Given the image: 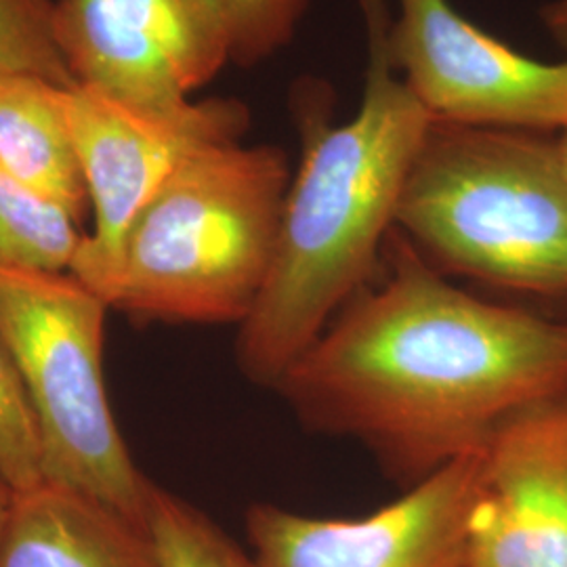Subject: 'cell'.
Segmentation results:
<instances>
[{"label": "cell", "mask_w": 567, "mask_h": 567, "mask_svg": "<svg viewBox=\"0 0 567 567\" xmlns=\"http://www.w3.org/2000/svg\"><path fill=\"white\" fill-rule=\"evenodd\" d=\"M278 391L313 431L351 437L412 486L507 419L567 393V320L454 286L400 236Z\"/></svg>", "instance_id": "6da1fadb"}, {"label": "cell", "mask_w": 567, "mask_h": 567, "mask_svg": "<svg viewBox=\"0 0 567 567\" xmlns=\"http://www.w3.org/2000/svg\"><path fill=\"white\" fill-rule=\"evenodd\" d=\"M358 4L368 39L362 105L351 121L334 126L322 103L299 100L303 158L286 196L269 278L238 332L244 377L267 389H276L364 290L433 124L395 76L385 0Z\"/></svg>", "instance_id": "7a4b0ae2"}, {"label": "cell", "mask_w": 567, "mask_h": 567, "mask_svg": "<svg viewBox=\"0 0 567 567\" xmlns=\"http://www.w3.org/2000/svg\"><path fill=\"white\" fill-rule=\"evenodd\" d=\"M290 182L278 147H198L143 206L100 297L164 322L243 324L269 278Z\"/></svg>", "instance_id": "3957f363"}, {"label": "cell", "mask_w": 567, "mask_h": 567, "mask_svg": "<svg viewBox=\"0 0 567 567\" xmlns=\"http://www.w3.org/2000/svg\"><path fill=\"white\" fill-rule=\"evenodd\" d=\"M395 225L435 269L567 301V179L543 133L433 121Z\"/></svg>", "instance_id": "277c9868"}, {"label": "cell", "mask_w": 567, "mask_h": 567, "mask_svg": "<svg viewBox=\"0 0 567 567\" xmlns=\"http://www.w3.org/2000/svg\"><path fill=\"white\" fill-rule=\"evenodd\" d=\"M107 309L70 271L0 264V341L39 423L44 482L89 494L145 527L152 482L124 444L105 391Z\"/></svg>", "instance_id": "5b68a950"}, {"label": "cell", "mask_w": 567, "mask_h": 567, "mask_svg": "<svg viewBox=\"0 0 567 567\" xmlns=\"http://www.w3.org/2000/svg\"><path fill=\"white\" fill-rule=\"evenodd\" d=\"M65 112L93 210V231L82 236L70 274L102 295L143 206L198 147L240 142L250 112L219 97L152 112L82 84L65 91Z\"/></svg>", "instance_id": "8992f818"}, {"label": "cell", "mask_w": 567, "mask_h": 567, "mask_svg": "<svg viewBox=\"0 0 567 567\" xmlns=\"http://www.w3.org/2000/svg\"><path fill=\"white\" fill-rule=\"evenodd\" d=\"M61 55L82 86L173 112L231 60L221 0H53Z\"/></svg>", "instance_id": "52a82bcc"}, {"label": "cell", "mask_w": 567, "mask_h": 567, "mask_svg": "<svg viewBox=\"0 0 567 567\" xmlns=\"http://www.w3.org/2000/svg\"><path fill=\"white\" fill-rule=\"evenodd\" d=\"M389 53L433 121L532 133L567 126V61L529 60L447 0H395Z\"/></svg>", "instance_id": "ba28073f"}, {"label": "cell", "mask_w": 567, "mask_h": 567, "mask_svg": "<svg viewBox=\"0 0 567 567\" xmlns=\"http://www.w3.org/2000/svg\"><path fill=\"white\" fill-rule=\"evenodd\" d=\"M482 447L353 519L252 505L246 532L261 567H466Z\"/></svg>", "instance_id": "9c48e42d"}, {"label": "cell", "mask_w": 567, "mask_h": 567, "mask_svg": "<svg viewBox=\"0 0 567 567\" xmlns=\"http://www.w3.org/2000/svg\"><path fill=\"white\" fill-rule=\"evenodd\" d=\"M466 567H567V393L517 412L482 446Z\"/></svg>", "instance_id": "30bf717a"}, {"label": "cell", "mask_w": 567, "mask_h": 567, "mask_svg": "<svg viewBox=\"0 0 567 567\" xmlns=\"http://www.w3.org/2000/svg\"><path fill=\"white\" fill-rule=\"evenodd\" d=\"M0 567H161L147 527L72 487L16 492Z\"/></svg>", "instance_id": "8fae6325"}, {"label": "cell", "mask_w": 567, "mask_h": 567, "mask_svg": "<svg viewBox=\"0 0 567 567\" xmlns=\"http://www.w3.org/2000/svg\"><path fill=\"white\" fill-rule=\"evenodd\" d=\"M65 86L0 70V163L79 224L91 204L72 142Z\"/></svg>", "instance_id": "7c38bea8"}, {"label": "cell", "mask_w": 567, "mask_h": 567, "mask_svg": "<svg viewBox=\"0 0 567 567\" xmlns=\"http://www.w3.org/2000/svg\"><path fill=\"white\" fill-rule=\"evenodd\" d=\"M81 224L0 163V264L70 271Z\"/></svg>", "instance_id": "4fadbf2b"}, {"label": "cell", "mask_w": 567, "mask_h": 567, "mask_svg": "<svg viewBox=\"0 0 567 567\" xmlns=\"http://www.w3.org/2000/svg\"><path fill=\"white\" fill-rule=\"evenodd\" d=\"M145 527L161 567H261L200 508L154 484Z\"/></svg>", "instance_id": "5bb4252c"}, {"label": "cell", "mask_w": 567, "mask_h": 567, "mask_svg": "<svg viewBox=\"0 0 567 567\" xmlns=\"http://www.w3.org/2000/svg\"><path fill=\"white\" fill-rule=\"evenodd\" d=\"M0 70L79 84L55 39L53 0H0Z\"/></svg>", "instance_id": "9a60e30c"}, {"label": "cell", "mask_w": 567, "mask_h": 567, "mask_svg": "<svg viewBox=\"0 0 567 567\" xmlns=\"http://www.w3.org/2000/svg\"><path fill=\"white\" fill-rule=\"evenodd\" d=\"M0 475L25 492L44 484L41 433L20 370L0 341Z\"/></svg>", "instance_id": "2e32d148"}, {"label": "cell", "mask_w": 567, "mask_h": 567, "mask_svg": "<svg viewBox=\"0 0 567 567\" xmlns=\"http://www.w3.org/2000/svg\"><path fill=\"white\" fill-rule=\"evenodd\" d=\"M231 34V60L252 65L286 47L309 0H221Z\"/></svg>", "instance_id": "e0dca14e"}, {"label": "cell", "mask_w": 567, "mask_h": 567, "mask_svg": "<svg viewBox=\"0 0 567 567\" xmlns=\"http://www.w3.org/2000/svg\"><path fill=\"white\" fill-rule=\"evenodd\" d=\"M543 23L548 34L567 51V0L548 2L543 9Z\"/></svg>", "instance_id": "ac0fdd59"}, {"label": "cell", "mask_w": 567, "mask_h": 567, "mask_svg": "<svg viewBox=\"0 0 567 567\" xmlns=\"http://www.w3.org/2000/svg\"><path fill=\"white\" fill-rule=\"evenodd\" d=\"M13 494H16L13 487L9 486L0 475V540H2L7 519H9V513H11V505H13Z\"/></svg>", "instance_id": "d6986e66"}, {"label": "cell", "mask_w": 567, "mask_h": 567, "mask_svg": "<svg viewBox=\"0 0 567 567\" xmlns=\"http://www.w3.org/2000/svg\"><path fill=\"white\" fill-rule=\"evenodd\" d=\"M557 150H559V161H561L567 179V126L561 131V135L557 137Z\"/></svg>", "instance_id": "ffe728a7"}]
</instances>
